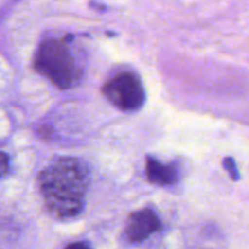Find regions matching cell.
<instances>
[{"label": "cell", "mask_w": 249, "mask_h": 249, "mask_svg": "<svg viewBox=\"0 0 249 249\" xmlns=\"http://www.w3.org/2000/svg\"><path fill=\"white\" fill-rule=\"evenodd\" d=\"M38 182L45 207L53 216L70 219L82 213L89 186V172L82 160L57 158L41 170Z\"/></svg>", "instance_id": "1"}, {"label": "cell", "mask_w": 249, "mask_h": 249, "mask_svg": "<svg viewBox=\"0 0 249 249\" xmlns=\"http://www.w3.org/2000/svg\"><path fill=\"white\" fill-rule=\"evenodd\" d=\"M34 67L58 89L75 87L83 77V70L75 62L65 38L44 40L36 51Z\"/></svg>", "instance_id": "2"}, {"label": "cell", "mask_w": 249, "mask_h": 249, "mask_svg": "<svg viewBox=\"0 0 249 249\" xmlns=\"http://www.w3.org/2000/svg\"><path fill=\"white\" fill-rule=\"evenodd\" d=\"M102 94L112 105L126 112L140 109L146 99L142 82L134 72H121L109 78L102 87Z\"/></svg>", "instance_id": "3"}, {"label": "cell", "mask_w": 249, "mask_h": 249, "mask_svg": "<svg viewBox=\"0 0 249 249\" xmlns=\"http://www.w3.org/2000/svg\"><path fill=\"white\" fill-rule=\"evenodd\" d=\"M160 230H162V224L157 214L151 209H142L129 215L125 225V236L130 242L139 243L147 240Z\"/></svg>", "instance_id": "4"}, {"label": "cell", "mask_w": 249, "mask_h": 249, "mask_svg": "<svg viewBox=\"0 0 249 249\" xmlns=\"http://www.w3.org/2000/svg\"><path fill=\"white\" fill-rule=\"evenodd\" d=\"M146 178L150 182L156 185L168 186L178 181V172L174 165L162 164L156 158L146 157Z\"/></svg>", "instance_id": "5"}, {"label": "cell", "mask_w": 249, "mask_h": 249, "mask_svg": "<svg viewBox=\"0 0 249 249\" xmlns=\"http://www.w3.org/2000/svg\"><path fill=\"white\" fill-rule=\"evenodd\" d=\"M224 167H225V169L228 170V173L230 174L231 179L232 180L240 179L238 170H237V168H236L235 160H233L232 158H225V160H224Z\"/></svg>", "instance_id": "6"}, {"label": "cell", "mask_w": 249, "mask_h": 249, "mask_svg": "<svg viewBox=\"0 0 249 249\" xmlns=\"http://www.w3.org/2000/svg\"><path fill=\"white\" fill-rule=\"evenodd\" d=\"M9 172V156L5 152H0V178Z\"/></svg>", "instance_id": "7"}, {"label": "cell", "mask_w": 249, "mask_h": 249, "mask_svg": "<svg viewBox=\"0 0 249 249\" xmlns=\"http://www.w3.org/2000/svg\"><path fill=\"white\" fill-rule=\"evenodd\" d=\"M65 249H92L87 242H74L68 245Z\"/></svg>", "instance_id": "8"}]
</instances>
